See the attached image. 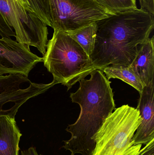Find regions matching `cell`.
I'll use <instances>...</instances> for the list:
<instances>
[{"mask_svg": "<svg viewBox=\"0 0 154 155\" xmlns=\"http://www.w3.org/2000/svg\"><path fill=\"white\" fill-rule=\"evenodd\" d=\"M51 27L70 31L115 14L96 0H49Z\"/></svg>", "mask_w": 154, "mask_h": 155, "instance_id": "8992f818", "label": "cell"}, {"mask_svg": "<svg viewBox=\"0 0 154 155\" xmlns=\"http://www.w3.org/2000/svg\"><path fill=\"white\" fill-rule=\"evenodd\" d=\"M30 46L11 37L0 38V74H20L28 77L29 73L42 58L31 51Z\"/></svg>", "mask_w": 154, "mask_h": 155, "instance_id": "52a82bcc", "label": "cell"}, {"mask_svg": "<svg viewBox=\"0 0 154 155\" xmlns=\"http://www.w3.org/2000/svg\"><path fill=\"white\" fill-rule=\"evenodd\" d=\"M35 15L47 26L51 27L49 0H27Z\"/></svg>", "mask_w": 154, "mask_h": 155, "instance_id": "5bb4252c", "label": "cell"}, {"mask_svg": "<svg viewBox=\"0 0 154 155\" xmlns=\"http://www.w3.org/2000/svg\"><path fill=\"white\" fill-rule=\"evenodd\" d=\"M138 155H154V139L146 144Z\"/></svg>", "mask_w": 154, "mask_h": 155, "instance_id": "2e32d148", "label": "cell"}, {"mask_svg": "<svg viewBox=\"0 0 154 155\" xmlns=\"http://www.w3.org/2000/svg\"><path fill=\"white\" fill-rule=\"evenodd\" d=\"M141 9L147 11L151 14L154 15V0H138Z\"/></svg>", "mask_w": 154, "mask_h": 155, "instance_id": "9a60e30c", "label": "cell"}, {"mask_svg": "<svg viewBox=\"0 0 154 155\" xmlns=\"http://www.w3.org/2000/svg\"><path fill=\"white\" fill-rule=\"evenodd\" d=\"M142 118L137 108L124 105L110 114L94 137L91 155H138L142 145H134L133 137Z\"/></svg>", "mask_w": 154, "mask_h": 155, "instance_id": "277c9868", "label": "cell"}, {"mask_svg": "<svg viewBox=\"0 0 154 155\" xmlns=\"http://www.w3.org/2000/svg\"><path fill=\"white\" fill-rule=\"evenodd\" d=\"M71 155H75L72 154H71Z\"/></svg>", "mask_w": 154, "mask_h": 155, "instance_id": "ac0fdd59", "label": "cell"}, {"mask_svg": "<svg viewBox=\"0 0 154 155\" xmlns=\"http://www.w3.org/2000/svg\"><path fill=\"white\" fill-rule=\"evenodd\" d=\"M137 109L142 121L133 138L134 145H146L154 139V83L145 86Z\"/></svg>", "mask_w": 154, "mask_h": 155, "instance_id": "ba28073f", "label": "cell"}, {"mask_svg": "<svg viewBox=\"0 0 154 155\" xmlns=\"http://www.w3.org/2000/svg\"><path fill=\"white\" fill-rule=\"evenodd\" d=\"M154 38L137 46V54L130 67L144 86L154 83Z\"/></svg>", "mask_w": 154, "mask_h": 155, "instance_id": "9c48e42d", "label": "cell"}, {"mask_svg": "<svg viewBox=\"0 0 154 155\" xmlns=\"http://www.w3.org/2000/svg\"><path fill=\"white\" fill-rule=\"evenodd\" d=\"M102 71L108 80L111 78H118L132 86L138 91L139 94L143 92L144 86L130 66L109 65L104 68Z\"/></svg>", "mask_w": 154, "mask_h": 155, "instance_id": "8fae6325", "label": "cell"}, {"mask_svg": "<svg viewBox=\"0 0 154 155\" xmlns=\"http://www.w3.org/2000/svg\"><path fill=\"white\" fill-rule=\"evenodd\" d=\"M42 58L53 81L67 87L68 90L96 70L83 48L62 31L54 30Z\"/></svg>", "mask_w": 154, "mask_h": 155, "instance_id": "3957f363", "label": "cell"}, {"mask_svg": "<svg viewBox=\"0 0 154 155\" xmlns=\"http://www.w3.org/2000/svg\"><path fill=\"white\" fill-rule=\"evenodd\" d=\"M21 136L15 118L0 116V155H19Z\"/></svg>", "mask_w": 154, "mask_h": 155, "instance_id": "30bf717a", "label": "cell"}, {"mask_svg": "<svg viewBox=\"0 0 154 155\" xmlns=\"http://www.w3.org/2000/svg\"><path fill=\"white\" fill-rule=\"evenodd\" d=\"M21 155H39L34 147H31L21 152Z\"/></svg>", "mask_w": 154, "mask_h": 155, "instance_id": "e0dca14e", "label": "cell"}, {"mask_svg": "<svg viewBox=\"0 0 154 155\" xmlns=\"http://www.w3.org/2000/svg\"><path fill=\"white\" fill-rule=\"evenodd\" d=\"M90 75L89 79L80 80L78 89L70 94L72 102L79 104L80 113L77 121L66 128L71 137L63 141L62 147L72 154H92L94 136L116 109L111 82L101 70H96Z\"/></svg>", "mask_w": 154, "mask_h": 155, "instance_id": "7a4b0ae2", "label": "cell"}, {"mask_svg": "<svg viewBox=\"0 0 154 155\" xmlns=\"http://www.w3.org/2000/svg\"><path fill=\"white\" fill-rule=\"evenodd\" d=\"M48 26L35 15L27 0H0V36L14 37L45 54Z\"/></svg>", "mask_w": 154, "mask_h": 155, "instance_id": "5b68a950", "label": "cell"}, {"mask_svg": "<svg viewBox=\"0 0 154 155\" xmlns=\"http://www.w3.org/2000/svg\"><path fill=\"white\" fill-rule=\"evenodd\" d=\"M95 47L90 56L96 70L109 65L130 66L137 46L147 41L154 27V15L143 9L116 13L96 22Z\"/></svg>", "mask_w": 154, "mask_h": 155, "instance_id": "6da1fadb", "label": "cell"}, {"mask_svg": "<svg viewBox=\"0 0 154 155\" xmlns=\"http://www.w3.org/2000/svg\"><path fill=\"white\" fill-rule=\"evenodd\" d=\"M97 31V25L95 22L77 30L66 32L80 45L90 56L95 47Z\"/></svg>", "mask_w": 154, "mask_h": 155, "instance_id": "7c38bea8", "label": "cell"}, {"mask_svg": "<svg viewBox=\"0 0 154 155\" xmlns=\"http://www.w3.org/2000/svg\"><path fill=\"white\" fill-rule=\"evenodd\" d=\"M114 14L137 9L136 0H96Z\"/></svg>", "mask_w": 154, "mask_h": 155, "instance_id": "4fadbf2b", "label": "cell"}]
</instances>
